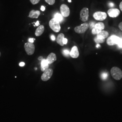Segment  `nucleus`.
Segmentation results:
<instances>
[{
  "label": "nucleus",
  "mask_w": 122,
  "mask_h": 122,
  "mask_svg": "<svg viewBox=\"0 0 122 122\" xmlns=\"http://www.w3.org/2000/svg\"><path fill=\"white\" fill-rule=\"evenodd\" d=\"M49 25L50 28L55 32H59L61 30L60 22L58 21L54 18L51 19L49 22Z\"/></svg>",
  "instance_id": "f257e3e1"
},
{
  "label": "nucleus",
  "mask_w": 122,
  "mask_h": 122,
  "mask_svg": "<svg viewBox=\"0 0 122 122\" xmlns=\"http://www.w3.org/2000/svg\"><path fill=\"white\" fill-rule=\"evenodd\" d=\"M111 74L116 80H120L122 78V71L118 67L114 66L112 67L110 71Z\"/></svg>",
  "instance_id": "f03ea898"
},
{
  "label": "nucleus",
  "mask_w": 122,
  "mask_h": 122,
  "mask_svg": "<svg viewBox=\"0 0 122 122\" xmlns=\"http://www.w3.org/2000/svg\"><path fill=\"white\" fill-rule=\"evenodd\" d=\"M89 27V24L85 22L79 26H76L74 29V30L77 34H83L86 32Z\"/></svg>",
  "instance_id": "7ed1b4c3"
},
{
  "label": "nucleus",
  "mask_w": 122,
  "mask_h": 122,
  "mask_svg": "<svg viewBox=\"0 0 122 122\" xmlns=\"http://www.w3.org/2000/svg\"><path fill=\"white\" fill-rule=\"evenodd\" d=\"M120 39L121 38L116 35H112L107 39V44L109 46L118 45Z\"/></svg>",
  "instance_id": "20e7f679"
},
{
  "label": "nucleus",
  "mask_w": 122,
  "mask_h": 122,
  "mask_svg": "<svg viewBox=\"0 0 122 122\" xmlns=\"http://www.w3.org/2000/svg\"><path fill=\"white\" fill-rule=\"evenodd\" d=\"M24 48L27 54L29 55H32L35 51V46L33 43H26L25 44Z\"/></svg>",
  "instance_id": "39448f33"
},
{
  "label": "nucleus",
  "mask_w": 122,
  "mask_h": 122,
  "mask_svg": "<svg viewBox=\"0 0 122 122\" xmlns=\"http://www.w3.org/2000/svg\"><path fill=\"white\" fill-rule=\"evenodd\" d=\"M93 16L96 20L103 21L106 19L107 15L105 12L96 11L95 13H94Z\"/></svg>",
  "instance_id": "423d86ee"
},
{
  "label": "nucleus",
  "mask_w": 122,
  "mask_h": 122,
  "mask_svg": "<svg viewBox=\"0 0 122 122\" xmlns=\"http://www.w3.org/2000/svg\"><path fill=\"white\" fill-rule=\"evenodd\" d=\"M89 9L86 7H84L82 9L80 12V20L83 21H87L89 18Z\"/></svg>",
  "instance_id": "0eeeda50"
},
{
  "label": "nucleus",
  "mask_w": 122,
  "mask_h": 122,
  "mask_svg": "<svg viewBox=\"0 0 122 122\" xmlns=\"http://www.w3.org/2000/svg\"><path fill=\"white\" fill-rule=\"evenodd\" d=\"M53 74L52 69H48L45 71L41 76V79L43 81H46L49 80L52 77Z\"/></svg>",
  "instance_id": "6e6552de"
},
{
  "label": "nucleus",
  "mask_w": 122,
  "mask_h": 122,
  "mask_svg": "<svg viewBox=\"0 0 122 122\" xmlns=\"http://www.w3.org/2000/svg\"><path fill=\"white\" fill-rule=\"evenodd\" d=\"M60 12L61 15L64 17H67L70 15V9L68 6L65 4H62L60 6Z\"/></svg>",
  "instance_id": "1a4fd4ad"
},
{
  "label": "nucleus",
  "mask_w": 122,
  "mask_h": 122,
  "mask_svg": "<svg viewBox=\"0 0 122 122\" xmlns=\"http://www.w3.org/2000/svg\"><path fill=\"white\" fill-rule=\"evenodd\" d=\"M108 14L109 17L115 18L118 17L120 14V10L116 8H111L108 10Z\"/></svg>",
  "instance_id": "9d476101"
},
{
  "label": "nucleus",
  "mask_w": 122,
  "mask_h": 122,
  "mask_svg": "<svg viewBox=\"0 0 122 122\" xmlns=\"http://www.w3.org/2000/svg\"><path fill=\"white\" fill-rule=\"evenodd\" d=\"M70 56L73 58H76L79 56L78 49L76 46H74L72 48L70 52Z\"/></svg>",
  "instance_id": "9b49d317"
},
{
  "label": "nucleus",
  "mask_w": 122,
  "mask_h": 122,
  "mask_svg": "<svg viewBox=\"0 0 122 122\" xmlns=\"http://www.w3.org/2000/svg\"><path fill=\"white\" fill-rule=\"evenodd\" d=\"M46 60L49 64H52V63H53L54 61H55L57 60V57H56V54L52 52L50 53L48 55Z\"/></svg>",
  "instance_id": "f8f14e48"
},
{
  "label": "nucleus",
  "mask_w": 122,
  "mask_h": 122,
  "mask_svg": "<svg viewBox=\"0 0 122 122\" xmlns=\"http://www.w3.org/2000/svg\"><path fill=\"white\" fill-rule=\"evenodd\" d=\"M109 36V33L105 30H101L100 32L96 36V37L98 39H105L107 38Z\"/></svg>",
  "instance_id": "ddd939ff"
},
{
  "label": "nucleus",
  "mask_w": 122,
  "mask_h": 122,
  "mask_svg": "<svg viewBox=\"0 0 122 122\" xmlns=\"http://www.w3.org/2000/svg\"><path fill=\"white\" fill-rule=\"evenodd\" d=\"M48 66H49V64L47 61V60L45 59H43L41 61V71L44 72L45 71L48 69Z\"/></svg>",
  "instance_id": "4468645a"
},
{
  "label": "nucleus",
  "mask_w": 122,
  "mask_h": 122,
  "mask_svg": "<svg viewBox=\"0 0 122 122\" xmlns=\"http://www.w3.org/2000/svg\"><path fill=\"white\" fill-rule=\"evenodd\" d=\"M40 15V12L39 10H32L29 13V17L31 18L37 19L39 17Z\"/></svg>",
  "instance_id": "2eb2a0df"
},
{
  "label": "nucleus",
  "mask_w": 122,
  "mask_h": 122,
  "mask_svg": "<svg viewBox=\"0 0 122 122\" xmlns=\"http://www.w3.org/2000/svg\"><path fill=\"white\" fill-rule=\"evenodd\" d=\"M44 31V26L43 25H40L35 31V35L36 36H40L42 35Z\"/></svg>",
  "instance_id": "dca6fc26"
},
{
  "label": "nucleus",
  "mask_w": 122,
  "mask_h": 122,
  "mask_svg": "<svg viewBox=\"0 0 122 122\" xmlns=\"http://www.w3.org/2000/svg\"><path fill=\"white\" fill-rule=\"evenodd\" d=\"M64 38V35L63 34L61 33L59 35H58L56 39L57 43L61 46H63L64 44H63L62 41Z\"/></svg>",
  "instance_id": "f3484780"
},
{
  "label": "nucleus",
  "mask_w": 122,
  "mask_h": 122,
  "mask_svg": "<svg viewBox=\"0 0 122 122\" xmlns=\"http://www.w3.org/2000/svg\"><path fill=\"white\" fill-rule=\"evenodd\" d=\"M94 28L100 30H103L105 29V25L102 22H98L95 24Z\"/></svg>",
  "instance_id": "a211bd4d"
},
{
  "label": "nucleus",
  "mask_w": 122,
  "mask_h": 122,
  "mask_svg": "<svg viewBox=\"0 0 122 122\" xmlns=\"http://www.w3.org/2000/svg\"><path fill=\"white\" fill-rule=\"evenodd\" d=\"M54 18L60 23L63 20V16L60 13H56L54 15Z\"/></svg>",
  "instance_id": "6ab92c4d"
},
{
  "label": "nucleus",
  "mask_w": 122,
  "mask_h": 122,
  "mask_svg": "<svg viewBox=\"0 0 122 122\" xmlns=\"http://www.w3.org/2000/svg\"><path fill=\"white\" fill-rule=\"evenodd\" d=\"M94 41L97 44H101V43H103L105 42V39H98L96 37L94 38Z\"/></svg>",
  "instance_id": "aec40b11"
},
{
  "label": "nucleus",
  "mask_w": 122,
  "mask_h": 122,
  "mask_svg": "<svg viewBox=\"0 0 122 122\" xmlns=\"http://www.w3.org/2000/svg\"><path fill=\"white\" fill-rule=\"evenodd\" d=\"M108 73L107 72H104L101 75V78L103 80H106L108 77Z\"/></svg>",
  "instance_id": "412c9836"
},
{
  "label": "nucleus",
  "mask_w": 122,
  "mask_h": 122,
  "mask_svg": "<svg viewBox=\"0 0 122 122\" xmlns=\"http://www.w3.org/2000/svg\"><path fill=\"white\" fill-rule=\"evenodd\" d=\"M62 54L65 57H68L70 55V52L68 49H64L62 51Z\"/></svg>",
  "instance_id": "4be33fe9"
},
{
  "label": "nucleus",
  "mask_w": 122,
  "mask_h": 122,
  "mask_svg": "<svg viewBox=\"0 0 122 122\" xmlns=\"http://www.w3.org/2000/svg\"><path fill=\"white\" fill-rule=\"evenodd\" d=\"M100 31L101 30H100L94 28L93 29H92V34L93 35H97L98 34H99L100 32Z\"/></svg>",
  "instance_id": "5701e85b"
},
{
  "label": "nucleus",
  "mask_w": 122,
  "mask_h": 122,
  "mask_svg": "<svg viewBox=\"0 0 122 122\" xmlns=\"http://www.w3.org/2000/svg\"><path fill=\"white\" fill-rule=\"evenodd\" d=\"M45 1L50 5H52L55 2V0H45Z\"/></svg>",
  "instance_id": "b1692460"
},
{
  "label": "nucleus",
  "mask_w": 122,
  "mask_h": 122,
  "mask_svg": "<svg viewBox=\"0 0 122 122\" xmlns=\"http://www.w3.org/2000/svg\"><path fill=\"white\" fill-rule=\"evenodd\" d=\"M40 0H30L31 3L33 5L37 4L39 2Z\"/></svg>",
  "instance_id": "393cba45"
},
{
  "label": "nucleus",
  "mask_w": 122,
  "mask_h": 122,
  "mask_svg": "<svg viewBox=\"0 0 122 122\" xmlns=\"http://www.w3.org/2000/svg\"><path fill=\"white\" fill-rule=\"evenodd\" d=\"M118 46L119 48H122V38H121V39L118 44Z\"/></svg>",
  "instance_id": "a878e982"
},
{
  "label": "nucleus",
  "mask_w": 122,
  "mask_h": 122,
  "mask_svg": "<svg viewBox=\"0 0 122 122\" xmlns=\"http://www.w3.org/2000/svg\"><path fill=\"white\" fill-rule=\"evenodd\" d=\"M67 41H68V40H67V39L64 38L63 39V41H62L63 44H64H64H66L67 43Z\"/></svg>",
  "instance_id": "bb28decb"
},
{
  "label": "nucleus",
  "mask_w": 122,
  "mask_h": 122,
  "mask_svg": "<svg viewBox=\"0 0 122 122\" xmlns=\"http://www.w3.org/2000/svg\"><path fill=\"white\" fill-rule=\"evenodd\" d=\"M35 39H34V38H30L29 39V43H33L34 42V40H35Z\"/></svg>",
  "instance_id": "cd10ccee"
},
{
  "label": "nucleus",
  "mask_w": 122,
  "mask_h": 122,
  "mask_svg": "<svg viewBox=\"0 0 122 122\" xmlns=\"http://www.w3.org/2000/svg\"><path fill=\"white\" fill-rule=\"evenodd\" d=\"M95 23H94V22H92V23H91L90 24V25H89V26L90 25V27H91V28L92 29H93V28H94V26H95Z\"/></svg>",
  "instance_id": "c85d7f7f"
},
{
  "label": "nucleus",
  "mask_w": 122,
  "mask_h": 122,
  "mask_svg": "<svg viewBox=\"0 0 122 122\" xmlns=\"http://www.w3.org/2000/svg\"><path fill=\"white\" fill-rule=\"evenodd\" d=\"M118 27L120 30L122 31V22H120L118 25Z\"/></svg>",
  "instance_id": "c756f323"
},
{
  "label": "nucleus",
  "mask_w": 122,
  "mask_h": 122,
  "mask_svg": "<svg viewBox=\"0 0 122 122\" xmlns=\"http://www.w3.org/2000/svg\"><path fill=\"white\" fill-rule=\"evenodd\" d=\"M51 39L52 41H54V40H55V39H56L55 36L53 35H52L51 36Z\"/></svg>",
  "instance_id": "7c9ffc66"
},
{
  "label": "nucleus",
  "mask_w": 122,
  "mask_h": 122,
  "mask_svg": "<svg viewBox=\"0 0 122 122\" xmlns=\"http://www.w3.org/2000/svg\"><path fill=\"white\" fill-rule=\"evenodd\" d=\"M19 65L20 66H24L25 65V63L24 62H21L20 64Z\"/></svg>",
  "instance_id": "2f4dec72"
},
{
  "label": "nucleus",
  "mask_w": 122,
  "mask_h": 122,
  "mask_svg": "<svg viewBox=\"0 0 122 122\" xmlns=\"http://www.w3.org/2000/svg\"><path fill=\"white\" fill-rule=\"evenodd\" d=\"M41 10H42V11H44L45 10V7L43 6V5H42V6H41Z\"/></svg>",
  "instance_id": "473e14b6"
},
{
  "label": "nucleus",
  "mask_w": 122,
  "mask_h": 122,
  "mask_svg": "<svg viewBox=\"0 0 122 122\" xmlns=\"http://www.w3.org/2000/svg\"><path fill=\"white\" fill-rule=\"evenodd\" d=\"M109 5L110 7H113L114 5L113 3L111 2V3H109Z\"/></svg>",
  "instance_id": "72a5a7b5"
},
{
  "label": "nucleus",
  "mask_w": 122,
  "mask_h": 122,
  "mask_svg": "<svg viewBox=\"0 0 122 122\" xmlns=\"http://www.w3.org/2000/svg\"><path fill=\"white\" fill-rule=\"evenodd\" d=\"M119 8L122 11V1L120 2V3L119 4Z\"/></svg>",
  "instance_id": "f704fd0d"
},
{
  "label": "nucleus",
  "mask_w": 122,
  "mask_h": 122,
  "mask_svg": "<svg viewBox=\"0 0 122 122\" xmlns=\"http://www.w3.org/2000/svg\"><path fill=\"white\" fill-rule=\"evenodd\" d=\"M35 26H38L39 25V21H37V22H36L35 23Z\"/></svg>",
  "instance_id": "c9c22d12"
},
{
  "label": "nucleus",
  "mask_w": 122,
  "mask_h": 122,
  "mask_svg": "<svg viewBox=\"0 0 122 122\" xmlns=\"http://www.w3.org/2000/svg\"><path fill=\"white\" fill-rule=\"evenodd\" d=\"M43 59H44L43 57H42V56H40V57H38V60H40V61H42Z\"/></svg>",
  "instance_id": "e433bc0d"
},
{
  "label": "nucleus",
  "mask_w": 122,
  "mask_h": 122,
  "mask_svg": "<svg viewBox=\"0 0 122 122\" xmlns=\"http://www.w3.org/2000/svg\"><path fill=\"white\" fill-rule=\"evenodd\" d=\"M100 45L99 44H97V45H96V48H100Z\"/></svg>",
  "instance_id": "4c0bfd02"
},
{
  "label": "nucleus",
  "mask_w": 122,
  "mask_h": 122,
  "mask_svg": "<svg viewBox=\"0 0 122 122\" xmlns=\"http://www.w3.org/2000/svg\"><path fill=\"white\" fill-rule=\"evenodd\" d=\"M68 1L69 2H71V0H68Z\"/></svg>",
  "instance_id": "58836bf2"
},
{
  "label": "nucleus",
  "mask_w": 122,
  "mask_h": 122,
  "mask_svg": "<svg viewBox=\"0 0 122 122\" xmlns=\"http://www.w3.org/2000/svg\"><path fill=\"white\" fill-rule=\"evenodd\" d=\"M0 56H1V53L0 52Z\"/></svg>",
  "instance_id": "ea45409f"
}]
</instances>
